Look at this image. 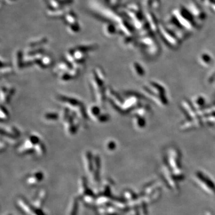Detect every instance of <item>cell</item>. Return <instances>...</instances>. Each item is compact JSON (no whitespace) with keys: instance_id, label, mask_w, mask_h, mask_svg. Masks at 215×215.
<instances>
[{"instance_id":"obj_1","label":"cell","mask_w":215,"mask_h":215,"mask_svg":"<svg viewBox=\"0 0 215 215\" xmlns=\"http://www.w3.org/2000/svg\"><path fill=\"white\" fill-rule=\"evenodd\" d=\"M198 177L199 178L200 181H202V182L204 185H206L208 189L210 190L212 192H213V193H215V186L211 181H210V180L208 178L205 177L203 175L201 174V173L198 175Z\"/></svg>"},{"instance_id":"obj_8","label":"cell","mask_w":215,"mask_h":215,"mask_svg":"<svg viewBox=\"0 0 215 215\" xmlns=\"http://www.w3.org/2000/svg\"><path fill=\"white\" fill-rule=\"evenodd\" d=\"M106 148L108 151H113L115 149V143L113 141H109L106 144Z\"/></svg>"},{"instance_id":"obj_4","label":"cell","mask_w":215,"mask_h":215,"mask_svg":"<svg viewBox=\"0 0 215 215\" xmlns=\"http://www.w3.org/2000/svg\"><path fill=\"white\" fill-rule=\"evenodd\" d=\"M100 109L98 106H92L90 108V113L91 115L93 117L96 118V119L100 115Z\"/></svg>"},{"instance_id":"obj_9","label":"cell","mask_w":215,"mask_h":215,"mask_svg":"<svg viewBox=\"0 0 215 215\" xmlns=\"http://www.w3.org/2000/svg\"><path fill=\"white\" fill-rule=\"evenodd\" d=\"M69 15L68 16V17H66V18H68V19H66L68 22L71 23L75 22V17L73 16L72 14H69Z\"/></svg>"},{"instance_id":"obj_5","label":"cell","mask_w":215,"mask_h":215,"mask_svg":"<svg viewBox=\"0 0 215 215\" xmlns=\"http://www.w3.org/2000/svg\"><path fill=\"white\" fill-rule=\"evenodd\" d=\"M44 118L47 120H51V121H53V120H56L58 119V115L55 114V113H47L46 114H45L44 115Z\"/></svg>"},{"instance_id":"obj_6","label":"cell","mask_w":215,"mask_h":215,"mask_svg":"<svg viewBox=\"0 0 215 215\" xmlns=\"http://www.w3.org/2000/svg\"><path fill=\"white\" fill-rule=\"evenodd\" d=\"M78 200L75 199L74 200V204H73V207L72 209L71 215H77V212H78Z\"/></svg>"},{"instance_id":"obj_7","label":"cell","mask_w":215,"mask_h":215,"mask_svg":"<svg viewBox=\"0 0 215 215\" xmlns=\"http://www.w3.org/2000/svg\"><path fill=\"white\" fill-rule=\"evenodd\" d=\"M113 26L112 25H107L105 27V33L108 34V35H110L111 34H114V29L113 27Z\"/></svg>"},{"instance_id":"obj_2","label":"cell","mask_w":215,"mask_h":215,"mask_svg":"<svg viewBox=\"0 0 215 215\" xmlns=\"http://www.w3.org/2000/svg\"><path fill=\"white\" fill-rule=\"evenodd\" d=\"M92 152H87L86 154V166L87 169L88 171H91L93 170V163L94 159H92Z\"/></svg>"},{"instance_id":"obj_3","label":"cell","mask_w":215,"mask_h":215,"mask_svg":"<svg viewBox=\"0 0 215 215\" xmlns=\"http://www.w3.org/2000/svg\"><path fill=\"white\" fill-rule=\"evenodd\" d=\"M35 151L38 155H43L46 153V147L44 145L40 142L35 146Z\"/></svg>"},{"instance_id":"obj_10","label":"cell","mask_w":215,"mask_h":215,"mask_svg":"<svg viewBox=\"0 0 215 215\" xmlns=\"http://www.w3.org/2000/svg\"><path fill=\"white\" fill-rule=\"evenodd\" d=\"M9 1H15V0H9Z\"/></svg>"}]
</instances>
